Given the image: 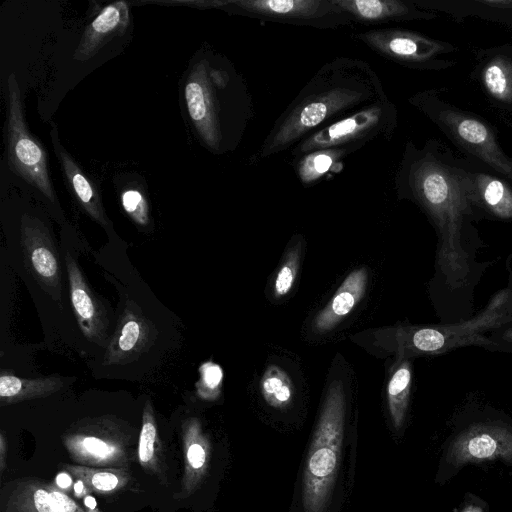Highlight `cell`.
Wrapping results in <instances>:
<instances>
[{"label": "cell", "mask_w": 512, "mask_h": 512, "mask_svg": "<svg viewBox=\"0 0 512 512\" xmlns=\"http://www.w3.org/2000/svg\"><path fill=\"white\" fill-rule=\"evenodd\" d=\"M400 199L416 203L438 233V267L452 288L462 287L470 273L463 236L482 213L474 189L472 160L461 159L437 139L421 147L405 145L395 174Z\"/></svg>", "instance_id": "obj_1"}, {"label": "cell", "mask_w": 512, "mask_h": 512, "mask_svg": "<svg viewBox=\"0 0 512 512\" xmlns=\"http://www.w3.org/2000/svg\"><path fill=\"white\" fill-rule=\"evenodd\" d=\"M150 327L146 319L126 308L105 353L107 364L127 361L144 350L149 343Z\"/></svg>", "instance_id": "obj_22"}, {"label": "cell", "mask_w": 512, "mask_h": 512, "mask_svg": "<svg viewBox=\"0 0 512 512\" xmlns=\"http://www.w3.org/2000/svg\"><path fill=\"white\" fill-rule=\"evenodd\" d=\"M63 386L57 377L20 378L2 373L0 376V402L2 405L48 396Z\"/></svg>", "instance_id": "obj_27"}, {"label": "cell", "mask_w": 512, "mask_h": 512, "mask_svg": "<svg viewBox=\"0 0 512 512\" xmlns=\"http://www.w3.org/2000/svg\"><path fill=\"white\" fill-rule=\"evenodd\" d=\"M48 489L57 512H87L56 485L48 484Z\"/></svg>", "instance_id": "obj_34"}, {"label": "cell", "mask_w": 512, "mask_h": 512, "mask_svg": "<svg viewBox=\"0 0 512 512\" xmlns=\"http://www.w3.org/2000/svg\"><path fill=\"white\" fill-rule=\"evenodd\" d=\"M130 23L129 4L117 1L104 6L86 26L73 54L85 61L95 56L112 39L122 36Z\"/></svg>", "instance_id": "obj_17"}, {"label": "cell", "mask_w": 512, "mask_h": 512, "mask_svg": "<svg viewBox=\"0 0 512 512\" xmlns=\"http://www.w3.org/2000/svg\"><path fill=\"white\" fill-rule=\"evenodd\" d=\"M70 297L73 309L84 336L98 344L106 340L108 320L106 312L86 282L79 266L66 255Z\"/></svg>", "instance_id": "obj_15"}, {"label": "cell", "mask_w": 512, "mask_h": 512, "mask_svg": "<svg viewBox=\"0 0 512 512\" xmlns=\"http://www.w3.org/2000/svg\"><path fill=\"white\" fill-rule=\"evenodd\" d=\"M61 467L74 479L83 481L91 491L101 495L119 492L132 480L125 468H96L78 464H62Z\"/></svg>", "instance_id": "obj_28"}, {"label": "cell", "mask_w": 512, "mask_h": 512, "mask_svg": "<svg viewBox=\"0 0 512 512\" xmlns=\"http://www.w3.org/2000/svg\"><path fill=\"white\" fill-rule=\"evenodd\" d=\"M297 271L298 255L297 253H291L276 274L273 284L275 297H282L291 290Z\"/></svg>", "instance_id": "obj_33"}, {"label": "cell", "mask_w": 512, "mask_h": 512, "mask_svg": "<svg viewBox=\"0 0 512 512\" xmlns=\"http://www.w3.org/2000/svg\"><path fill=\"white\" fill-rule=\"evenodd\" d=\"M502 465L512 469V425L501 420L471 422L444 442L437 481H451L467 466Z\"/></svg>", "instance_id": "obj_7"}, {"label": "cell", "mask_w": 512, "mask_h": 512, "mask_svg": "<svg viewBox=\"0 0 512 512\" xmlns=\"http://www.w3.org/2000/svg\"><path fill=\"white\" fill-rule=\"evenodd\" d=\"M472 78L501 113L512 116V46L477 51Z\"/></svg>", "instance_id": "obj_13"}, {"label": "cell", "mask_w": 512, "mask_h": 512, "mask_svg": "<svg viewBox=\"0 0 512 512\" xmlns=\"http://www.w3.org/2000/svg\"><path fill=\"white\" fill-rule=\"evenodd\" d=\"M471 160L475 194L482 213L499 220H512V185L486 166Z\"/></svg>", "instance_id": "obj_20"}, {"label": "cell", "mask_w": 512, "mask_h": 512, "mask_svg": "<svg viewBox=\"0 0 512 512\" xmlns=\"http://www.w3.org/2000/svg\"><path fill=\"white\" fill-rule=\"evenodd\" d=\"M412 382L411 365L408 359L402 360L393 370L387 384V401L390 416L395 428L404 423Z\"/></svg>", "instance_id": "obj_29"}, {"label": "cell", "mask_w": 512, "mask_h": 512, "mask_svg": "<svg viewBox=\"0 0 512 512\" xmlns=\"http://www.w3.org/2000/svg\"><path fill=\"white\" fill-rule=\"evenodd\" d=\"M368 273L365 267L350 272L329 303L315 316L312 327L317 333L333 329L358 304L365 294Z\"/></svg>", "instance_id": "obj_21"}, {"label": "cell", "mask_w": 512, "mask_h": 512, "mask_svg": "<svg viewBox=\"0 0 512 512\" xmlns=\"http://www.w3.org/2000/svg\"><path fill=\"white\" fill-rule=\"evenodd\" d=\"M260 389L265 402L277 409L287 407L293 397V385L288 374L278 366L266 369L260 382Z\"/></svg>", "instance_id": "obj_30"}, {"label": "cell", "mask_w": 512, "mask_h": 512, "mask_svg": "<svg viewBox=\"0 0 512 512\" xmlns=\"http://www.w3.org/2000/svg\"><path fill=\"white\" fill-rule=\"evenodd\" d=\"M187 113L201 143L214 154L234 151L255 117L243 74L224 55L198 53L184 83Z\"/></svg>", "instance_id": "obj_3"}, {"label": "cell", "mask_w": 512, "mask_h": 512, "mask_svg": "<svg viewBox=\"0 0 512 512\" xmlns=\"http://www.w3.org/2000/svg\"><path fill=\"white\" fill-rule=\"evenodd\" d=\"M4 512H57L45 482L30 478L17 481L4 502Z\"/></svg>", "instance_id": "obj_26"}, {"label": "cell", "mask_w": 512, "mask_h": 512, "mask_svg": "<svg viewBox=\"0 0 512 512\" xmlns=\"http://www.w3.org/2000/svg\"><path fill=\"white\" fill-rule=\"evenodd\" d=\"M6 132L9 168L51 204L57 203L50 179L48 155L28 129L19 84L13 73L8 78Z\"/></svg>", "instance_id": "obj_9"}, {"label": "cell", "mask_w": 512, "mask_h": 512, "mask_svg": "<svg viewBox=\"0 0 512 512\" xmlns=\"http://www.w3.org/2000/svg\"><path fill=\"white\" fill-rule=\"evenodd\" d=\"M21 231L22 248L33 275L42 284L58 288L59 258L47 228L35 219L23 217Z\"/></svg>", "instance_id": "obj_16"}, {"label": "cell", "mask_w": 512, "mask_h": 512, "mask_svg": "<svg viewBox=\"0 0 512 512\" xmlns=\"http://www.w3.org/2000/svg\"><path fill=\"white\" fill-rule=\"evenodd\" d=\"M345 419L341 383L330 385L307 456L303 481L305 512H323L339 467Z\"/></svg>", "instance_id": "obj_5"}, {"label": "cell", "mask_w": 512, "mask_h": 512, "mask_svg": "<svg viewBox=\"0 0 512 512\" xmlns=\"http://www.w3.org/2000/svg\"><path fill=\"white\" fill-rule=\"evenodd\" d=\"M51 141L67 185L81 208L104 227L109 225L96 184L82 170L71 154L62 146L58 130L53 125Z\"/></svg>", "instance_id": "obj_18"}, {"label": "cell", "mask_w": 512, "mask_h": 512, "mask_svg": "<svg viewBox=\"0 0 512 512\" xmlns=\"http://www.w3.org/2000/svg\"><path fill=\"white\" fill-rule=\"evenodd\" d=\"M352 38L410 69L440 71L456 64L455 60L445 57L457 50L455 46L411 30L377 28L354 33Z\"/></svg>", "instance_id": "obj_11"}, {"label": "cell", "mask_w": 512, "mask_h": 512, "mask_svg": "<svg viewBox=\"0 0 512 512\" xmlns=\"http://www.w3.org/2000/svg\"><path fill=\"white\" fill-rule=\"evenodd\" d=\"M62 442L78 465L128 469L132 460V433L111 418L100 417L75 424L64 433Z\"/></svg>", "instance_id": "obj_10"}, {"label": "cell", "mask_w": 512, "mask_h": 512, "mask_svg": "<svg viewBox=\"0 0 512 512\" xmlns=\"http://www.w3.org/2000/svg\"><path fill=\"white\" fill-rule=\"evenodd\" d=\"M414 3L430 11H442L455 19L468 16L498 21L512 25V1L499 0H413Z\"/></svg>", "instance_id": "obj_23"}, {"label": "cell", "mask_w": 512, "mask_h": 512, "mask_svg": "<svg viewBox=\"0 0 512 512\" xmlns=\"http://www.w3.org/2000/svg\"><path fill=\"white\" fill-rule=\"evenodd\" d=\"M398 126V110L388 98L329 124L291 148V158L326 148L359 150L376 140L388 141Z\"/></svg>", "instance_id": "obj_8"}, {"label": "cell", "mask_w": 512, "mask_h": 512, "mask_svg": "<svg viewBox=\"0 0 512 512\" xmlns=\"http://www.w3.org/2000/svg\"><path fill=\"white\" fill-rule=\"evenodd\" d=\"M7 444L3 432L0 433V472L3 474L6 465Z\"/></svg>", "instance_id": "obj_35"}, {"label": "cell", "mask_w": 512, "mask_h": 512, "mask_svg": "<svg viewBox=\"0 0 512 512\" xmlns=\"http://www.w3.org/2000/svg\"><path fill=\"white\" fill-rule=\"evenodd\" d=\"M137 457L141 467L166 481L162 446L152 404L147 401L143 408L142 425L138 438Z\"/></svg>", "instance_id": "obj_25"}, {"label": "cell", "mask_w": 512, "mask_h": 512, "mask_svg": "<svg viewBox=\"0 0 512 512\" xmlns=\"http://www.w3.org/2000/svg\"><path fill=\"white\" fill-rule=\"evenodd\" d=\"M75 480L76 482L74 483V493L77 495V497H83L91 491L83 481L78 479Z\"/></svg>", "instance_id": "obj_37"}, {"label": "cell", "mask_w": 512, "mask_h": 512, "mask_svg": "<svg viewBox=\"0 0 512 512\" xmlns=\"http://www.w3.org/2000/svg\"><path fill=\"white\" fill-rule=\"evenodd\" d=\"M386 99L381 79L366 61L337 56L318 69L278 116L248 164L291 149L321 128Z\"/></svg>", "instance_id": "obj_2"}, {"label": "cell", "mask_w": 512, "mask_h": 512, "mask_svg": "<svg viewBox=\"0 0 512 512\" xmlns=\"http://www.w3.org/2000/svg\"><path fill=\"white\" fill-rule=\"evenodd\" d=\"M408 101L469 158L512 185V158L502 150L487 121L446 101L438 89L417 92Z\"/></svg>", "instance_id": "obj_4"}, {"label": "cell", "mask_w": 512, "mask_h": 512, "mask_svg": "<svg viewBox=\"0 0 512 512\" xmlns=\"http://www.w3.org/2000/svg\"><path fill=\"white\" fill-rule=\"evenodd\" d=\"M355 150L350 148L319 149L293 158L294 171L304 187L315 185L329 173L339 170L342 161Z\"/></svg>", "instance_id": "obj_24"}, {"label": "cell", "mask_w": 512, "mask_h": 512, "mask_svg": "<svg viewBox=\"0 0 512 512\" xmlns=\"http://www.w3.org/2000/svg\"><path fill=\"white\" fill-rule=\"evenodd\" d=\"M501 338L506 342L512 343V326L503 331Z\"/></svg>", "instance_id": "obj_38"}, {"label": "cell", "mask_w": 512, "mask_h": 512, "mask_svg": "<svg viewBox=\"0 0 512 512\" xmlns=\"http://www.w3.org/2000/svg\"><path fill=\"white\" fill-rule=\"evenodd\" d=\"M121 203L125 212L137 224L149 223V206L144 193L137 187H129L121 193Z\"/></svg>", "instance_id": "obj_32"}, {"label": "cell", "mask_w": 512, "mask_h": 512, "mask_svg": "<svg viewBox=\"0 0 512 512\" xmlns=\"http://www.w3.org/2000/svg\"><path fill=\"white\" fill-rule=\"evenodd\" d=\"M70 476L71 475L68 474L67 472L59 474L56 479V486L60 489L69 488L73 484V481L71 480Z\"/></svg>", "instance_id": "obj_36"}, {"label": "cell", "mask_w": 512, "mask_h": 512, "mask_svg": "<svg viewBox=\"0 0 512 512\" xmlns=\"http://www.w3.org/2000/svg\"><path fill=\"white\" fill-rule=\"evenodd\" d=\"M221 10L231 15L316 29H338L353 23L332 0H225Z\"/></svg>", "instance_id": "obj_12"}, {"label": "cell", "mask_w": 512, "mask_h": 512, "mask_svg": "<svg viewBox=\"0 0 512 512\" xmlns=\"http://www.w3.org/2000/svg\"><path fill=\"white\" fill-rule=\"evenodd\" d=\"M353 23L379 25L390 22L430 20L437 12L417 6L413 0H332Z\"/></svg>", "instance_id": "obj_14"}, {"label": "cell", "mask_w": 512, "mask_h": 512, "mask_svg": "<svg viewBox=\"0 0 512 512\" xmlns=\"http://www.w3.org/2000/svg\"><path fill=\"white\" fill-rule=\"evenodd\" d=\"M512 321V286L498 291L473 318L454 325H432L402 329L400 347L416 354L435 355L455 348L490 346L486 333Z\"/></svg>", "instance_id": "obj_6"}, {"label": "cell", "mask_w": 512, "mask_h": 512, "mask_svg": "<svg viewBox=\"0 0 512 512\" xmlns=\"http://www.w3.org/2000/svg\"><path fill=\"white\" fill-rule=\"evenodd\" d=\"M184 473L179 498L193 494L206 476L211 454L208 437L197 418H189L182 425Z\"/></svg>", "instance_id": "obj_19"}, {"label": "cell", "mask_w": 512, "mask_h": 512, "mask_svg": "<svg viewBox=\"0 0 512 512\" xmlns=\"http://www.w3.org/2000/svg\"><path fill=\"white\" fill-rule=\"evenodd\" d=\"M200 378L196 384L198 395L205 400H215L221 390L223 371L211 361L203 363L199 368Z\"/></svg>", "instance_id": "obj_31"}]
</instances>
